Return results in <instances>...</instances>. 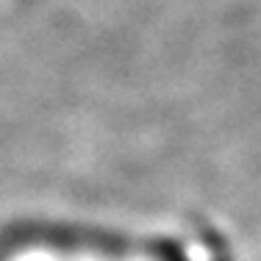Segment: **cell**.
Wrapping results in <instances>:
<instances>
[{
	"label": "cell",
	"instance_id": "1",
	"mask_svg": "<svg viewBox=\"0 0 261 261\" xmlns=\"http://www.w3.org/2000/svg\"><path fill=\"white\" fill-rule=\"evenodd\" d=\"M17 261H114V258H100L89 253H56V250H28Z\"/></svg>",
	"mask_w": 261,
	"mask_h": 261
}]
</instances>
